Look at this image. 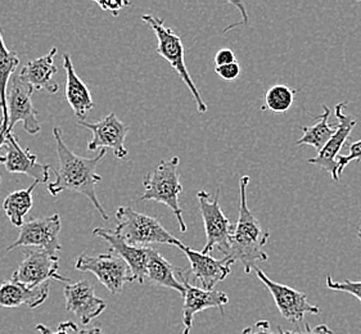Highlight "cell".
<instances>
[{
    "label": "cell",
    "mask_w": 361,
    "mask_h": 334,
    "mask_svg": "<svg viewBox=\"0 0 361 334\" xmlns=\"http://www.w3.org/2000/svg\"><path fill=\"white\" fill-rule=\"evenodd\" d=\"M53 138L56 142L59 170L56 171V180L47 185L48 192L53 197L59 196L65 190H73L82 194L92 202L102 218L107 221L109 214L99 202L95 190V185L102 182L101 175L97 174V167L107 154V149H101L93 159H85L78 156L67 147L59 128L53 129Z\"/></svg>",
    "instance_id": "obj_1"
},
{
    "label": "cell",
    "mask_w": 361,
    "mask_h": 334,
    "mask_svg": "<svg viewBox=\"0 0 361 334\" xmlns=\"http://www.w3.org/2000/svg\"><path fill=\"white\" fill-rule=\"evenodd\" d=\"M250 176L245 175L239 179L240 204H239L238 221L234 224L229 240V248L224 257L231 261H239L243 265L246 274H250L259 261H267V254L264 252L270 234L264 230L260 221L253 215L247 204V185Z\"/></svg>",
    "instance_id": "obj_2"
},
{
    "label": "cell",
    "mask_w": 361,
    "mask_h": 334,
    "mask_svg": "<svg viewBox=\"0 0 361 334\" xmlns=\"http://www.w3.org/2000/svg\"><path fill=\"white\" fill-rule=\"evenodd\" d=\"M115 233L126 243L137 247L149 245H170L180 248V240L165 229L157 218L134 210L130 206H123L116 211Z\"/></svg>",
    "instance_id": "obj_3"
},
{
    "label": "cell",
    "mask_w": 361,
    "mask_h": 334,
    "mask_svg": "<svg viewBox=\"0 0 361 334\" xmlns=\"http://www.w3.org/2000/svg\"><path fill=\"white\" fill-rule=\"evenodd\" d=\"M179 157L159 162V166L145 175V193L139 201H154L164 204L173 211L179 224L181 233L187 232V225L183 218V210L179 204V196L183 192V185L179 175Z\"/></svg>",
    "instance_id": "obj_4"
},
{
    "label": "cell",
    "mask_w": 361,
    "mask_h": 334,
    "mask_svg": "<svg viewBox=\"0 0 361 334\" xmlns=\"http://www.w3.org/2000/svg\"><path fill=\"white\" fill-rule=\"evenodd\" d=\"M142 20L151 26L154 35L157 37V53L171 65L173 70L180 76L183 82L188 87L189 92L193 95L198 113H206L209 109H207V104L203 101L198 87H195V81L192 79L185 65L184 45L180 37L176 35L170 27H166L164 20L157 16H142Z\"/></svg>",
    "instance_id": "obj_5"
},
{
    "label": "cell",
    "mask_w": 361,
    "mask_h": 334,
    "mask_svg": "<svg viewBox=\"0 0 361 334\" xmlns=\"http://www.w3.org/2000/svg\"><path fill=\"white\" fill-rule=\"evenodd\" d=\"M75 269L92 273L111 295H118L125 284L135 280L129 265L112 251L109 254H80Z\"/></svg>",
    "instance_id": "obj_6"
},
{
    "label": "cell",
    "mask_w": 361,
    "mask_h": 334,
    "mask_svg": "<svg viewBox=\"0 0 361 334\" xmlns=\"http://www.w3.org/2000/svg\"><path fill=\"white\" fill-rule=\"evenodd\" d=\"M197 198L200 202V211L202 215L207 240L201 252L211 254V251L217 247L221 254H226L234 224H231V220L225 216L224 212L221 210L220 188H217L215 198H211L206 190H200L197 193Z\"/></svg>",
    "instance_id": "obj_7"
},
{
    "label": "cell",
    "mask_w": 361,
    "mask_h": 334,
    "mask_svg": "<svg viewBox=\"0 0 361 334\" xmlns=\"http://www.w3.org/2000/svg\"><path fill=\"white\" fill-rule=\"evenodd\" d=\"M62 228L61 216L54 214L48 218H34L22 225L18 238L8 246L7 252L15 248H37L49 254H57L61 251L59 232Z\"/></svg>",
    "instance_id": "obj_8"
},
{
    "label": "cell",
    "mask_w": 361,
    "mask_h": 334,
    "mask_svg": "<svg viewBox=\"0 0 361 334\" xmlns=\"http://www.w3.org/2000/svg\"><path fill=\"white\" fill-rule=\"evenodd\" d=\"M34 87L23 82L18 75H13L8 87L7 102L9 113L8 134L13 132V128L21 121L23 129L30 135H37L42 131V125L37 118V111L32 104Z\"/></svg>",
    "instance_id": "obj_9"
},
{
    "label": "cell",
    "mask_w": 361,
    "mask_h": 334,
    "mask_svg": "<svg viewBox=\"0 0 361 334\" xmlns=\"http://www.w3.org/2000/svg\"><path fill=\"white\" fill-rule=\"evenodd\" d=\"M253 270L257 278L265 284V287L271 293L281 315L284 319L288 320L289 323H300L305 319L306 314L318 315L322 311L319 306L311 305L307 301V296L302 292L296 291L295 288L286 284L276 283L271 280L259 266H256Z\"/></svg>",
    "instance_id": "obj_10"
},
{
    "label": "cell",
    "mask_w": 361,
    "mask_h": 334,
    "mask_svg": "<svg viewBox=\"0 0 361 334\" xmlns=\"http://www.w3.org/2000/svg\"><path fill=\"white\" fill-rule=\"evenodd\" d=\"M59 269V257L58 254H49L40 249H31L25 252L18 269L13 273L12 278L20 283L37 287L42 284L49 283L51 280L57 282H70L68 278L61 276Z\"/></svg>",
    "instance_id": "obj_11"
},
{
    "label": "cell",
    "mask_w": 361,
    "mask_h": 334,
    "mask_svg": "<svg viewBox=\"0 0 361 334\" xmlns=\"http://www.w3.org/2000/svg\"><path fill=\"white\" fill-rule=\"evenodd\" d=\"M79 126L87 128V130L93 132V139L87 143V151L111 149L120 160L128 157L129 152L125 147V139L128 137L129 126L118 120L114 112L98 123L80 121Z\"/></svg>",
    "instance_id": "obj_12"
},
{
    "label": "cell",
    "mask_w": 361,
    "mask_h": 334,
    "mask_svg": "<svg viewBox=\"0 0 361 334\" xmlns=\"http://www.w3.org/2000/svg\"><path fill=\"white\" fill-rule=\"evenodd\" d=\"M3 148L6 152L0 154V163L4 165L8 173L27 175L34 178V182L42 184L48 183L49 174L54 168L48 163H39L37 154L27 148H22L13 132L8 134Z\"/></svg>",
    "instance_id": "obj_13"
},
{
    "label": "cell",
    "mask_w": 361,
    "mask_h": 334,
    "mask_svg": "<svg viewBox=\"0 0 361 334\" xmlns=\"http://www.w3.org/2000/svg\"><path fill=\"white\" fill-rule=\"evenodd\" d=\"M346 109L347 102L338 103L336 106L334 113H336V117L338 118L336 134L333 135L332 139L326 143V146L320 152H318V154L314 159L307 160L310 165L322 167V168H324L325 171H328L334 182H337L340 179L337 159L340 156L341 149L345 146L347 139L351 135V131L354 130L355 125H356V120L354 117L347 115L345 112Z\"/></svg>",
    "instance_id": "obj_14"
},
{
    "label": "cell",
    "mask_w": 361,
    "mask_h": 334,
    "mask_svg": "<svg viewBox=\"0 0 361 334\" xmlns=\"http://www.w3.org/2000/svg\"><path fill=\"white\" fill-rule=\"evenodd\" d=\"M66 310L78 316L82 326L90 324L106 310V302L95 295L94 288L87 280L67 284L63 288Z\"/></svg>",
    "instance_id": "obj_15"
},
{
    "label": "cell",
    "mask_w": 361,
    "mask_h": 334,
    "mask_svg": "<svg viewBox=\"0 0 361 334\" xmlns=\"http://www.w3.org/2000/svg\"><path fill=\"white\" fill-rule=\"evenodd\" d=\"M179 249H181L188 257L189 264H190V269L188 270L189 276H195L202 285L203 290H207V291L215 290V285L217 283L225 280L231 273V266L235 264L226 257L221 260H216L211 254H202L185 245H183Z\"/></svg>",
    "instance_id": "obj_16"
},
{
    "label": "cell",
    "mask_w": 361,
    "mask_h": 334,
    "mask_svg": "<svg viewBox=\"0 0 361 334\" xmlns=\"http://www.w3.org/2000/svg\"><path fill=\"white\" fill-rule=\"evenodd\" d=\"M93 234L95 237L106 240L111 246V251L118 254L123 261L129 265L133 276L137 282L140 284L145 283L147 279V266L152 248L131 246L121 237H118L115 232L104 228H95L93 229Z\"/></svg>",
    "instance_id": "obj_17"
},
{
    "label": "cell",
    "mask_w": 361,
    "mask_h": 334,
    "mask_svg": "<svg viewBox=\"0 0 361 334\" xmlns=\"http://www.w3.org/2000/svg\"><path fill=\"white\" fill-rule=\"evenodd\" d=\"M188 276L183 279V283L185 287V295H184V305H183V323L184 327L190 328L193 324V318L195 314L201 313L206 309L215 307L219 309L224 315L225 305L229 304V296L225 292L207 291L203 288H198L189 282Z\"/></svg>",
    "instance_id": "obj_18"
},
{
    "label": "cell",
    "mask_w": 361,
    "mask_h": 334,
    "mask_svg": "<svg viewBox=\"0 0 361 334\" xmlns=\"http://www.w3.org/2000/svg\"><path fill=\"white\" fill-rule=\"evenodd\" d=\"M49 296V283L29 287L11 278L0 283V309H17L27 306L34 310L43 305Z\"/></svg>",
    "instance_id": "obj_19"
},
{
    "label": "cell",
    "mask_w": 361,
    "mask_h": 334,
    "mask_svg": "<svg viewBox=\"0 0 361 334\" xmlns=\"http://www.w3.org/2000/svg\"><path fill=\"white\" fill-rule=\"evenodd\" d=\"M57 48H51V51L40 58L30 61L18 75L23 82L34 87V90H47L51 94H56L59 90V85L53 80V76L58 73L54 65V57L57 54Z\"/></svg>",
    "instance_id": "obj_20"
},
{
    "label": "cell",
    "mask_w": 361,
    "mask_h": 334,
    "mask_svg": "<svg viewBox=\"0 0 361 334\" xmlns=\"http://www.w3.org/2000/svg\"><path fill=\"white\" fill-rule=\"evenodd\" d=\"M188 274V270L173 266V264L167 261L157 249L152 248L147 266V279L151 283L179 292L184 297L185 287L183 283V279Z\"/></svg>",
    "instance_id": "obj_21"
},
{
    "label": "cell",
    "mask_w": 361,
    "mask_h": 334,
    "mask_svg": "<svg viewBox=\"0 0 361 334\" xmlns=\"http://www.w3.org/2000/svg\"><path fill=\"white\" fill-rule=\"evenodd\" d=\"M63 68L66 71V98L75 116L81 121L87 117V111L94 109V102L85 82L80 79L75 71L73 59L65 53L63 56Z\"/></svg>",
    "instance_id": "obj_22"
},
{
    "label": "cell",
    "mask_w": 361,
    "mask_h": 334,
    "mask_svg": "<svg viewBox=\"0 0 361 334\" xmlns=\"http://www.w3.org/2000/svg\"><path fill=\"white\" fill-rule=\"evenodd\" d=\"M20 65V58L17 53L8 49L3 40V35L0 31V109L1 117L0 124L7 128L9 125V113H8V87L12 76L15 75L16 68Z\"/></svg>",
    "instance_id": "obj_23"
},
{
    "label": "cell",
    "mask_w": 361,
    "mask_h": 334,
    "mask_svg": "<svg viewBox=\"0 0 361 334\" xmlns=\"http://www.w3.org/2000/svg\"><path fill=\"white\" fill-rule=\"evenodd\" d=\"M331 116V109L323 106V113L317 117V123L311 126H301L302 137L296 142V146H310L320 152L326 143L332 139L337 131V126H331L328 118Z\"/></svg>",
    "instance_id": "obj_24"
},
{
    "label": "cell",
    "mask_w": 361,
    "mask_h": 334,
    "mask_svg": "<svg viewBox=\"0 0 361 334\" xmlns=\"http://www.w3.org/2000/svg\"><path fill=\"white\" fill-rule=\"evenodd\" d=\"M37 184L39 183L34 182L27 189L12 192L4 199L3 210L6 212L9 221L12 223V225L16 228L21 229L22 225L25 224V216L32 209V204H34L32 193L37 188Z\"/></svg>",
    "instance_id": "obj_25"
},
{
    "label": "cell",
    "mask_w": 361,
    "mask_h": 334,
    "mask_svg": "<svg viewBox=\"0 0 361 334\" xmlns=\"http://www.w3.org/2000/svg\"><path fill=\"white\" fill-rule=\"evenodd\" d=\"M297 92L296 89L283 84L273 85L267 90L265 106L274 113H286L295 103Z\"/></svg>",
    "instance_id": "obj_26"
},
{
    "label": "cell",
    "mask_w": 361,
    "mask_h": 334,
    "mask_svg": "<svg viewBox=\"0 0 361 334\" xmlns=\"http://www.w3.org/2000/svg\"><path fill=\"white\" fill-rule=\"evenodd\" d=\"M325 284L329 290L350 293L361 302V282H354V280H350V279H346L343 282H334L332 276H326Z\"/></svg>",
    "instance_id": "obj_27"
},
{
    "label": "cell",
    "mask_w": 361,
    "mask_h": 334,
    "mask_svg": "<svg viewBox=\"0 0 361 334\" xmlns=\"http://www.w3.org/2000/svg\"><path fill=\"white\" fill-rule=\"evenodd\" d=\"M353 161L356 162H361V139L357 142L351 143L348 147V154H340L337 159V163H338V175H342L345 167L350 165Z\"/></svg>",
    "instance_id": "obj_28"
},
{
    "label": "cell",
    "mask_w": 361,
    "mask_h": 334,
    "mask_svg": "<svg viewBox=\"0 0 361 334\" xmlns=\"http://www.w3.org/2000/svg\"><path fill=\"white\" fill-rule=\"evenodd\" d=\"M35 330L40 334H79L80 332L76 323H73L71 320L61 323L56 330H51V328H48L44 324H37Z\"/></svg>",
    "instance_id": "obj_29"
},
{
    "label": "cell",
    "mask_w": 361,
    "mask_h": 334,
    "mask_svg": "<svg viewBox=\"0 0 361 334\" xmlns=\"http://www.w3.org/2000/svg\"><path fill=\"white\" fill-rule=\"evenodd\" d=\"M278 333L279 334H334L332 329L325 326V324H320L317 327H311L310 324H306L305 329L302 330H287L284 328L278 326Z\"/></svg>",
    "instance_id": "obj_30"
},
{
    "label": "cell",
    "mask_w": 361,
    "mask_h": 334,
    "mask_svg": "<svg viewBox=\"0 0 361 334\" xmlns=\"http://www.w3.org/2000/svg\"><path fill=\"white\" fill-rule=\"evenodd\" d=\"M215 73L219 75L221 79H224L226 81L235 80L238 78L240 73H242V68L238 62H234L231 65L219 66L215 67Z\"/></svg>",
    "instance_id": "obj_31"
},
{
    "label": "cell",
    "mask_w": 361,
    "mask_h": 334,
    "mask_svg": "<svg viewBox=\"0 0 361 334\" xmlns=\"http://www.w3.org/2000/svg\"><path fill=\"white\" fill-rule=\"evenodd\" d=\"M95 4L98 6V7L103 9V11H106V12H109L112 16H118L120 13V11L125 7H129L131 6L130 1H120V0H103V1H95Z\"/></svg>",
    "instance_id": "obj_32"
},
{
    "label": "cell",
    "mask_w": 361,
    "mask_h": 334,
    "mask_svg": "<svg viewBox=\"0 0 361 334\" xmlns=\"http://www.w3.org/2000/svg\"><path fill=\"white\" fill-rule=\"evenodd\" d=\"M242 334H275L271 328H270V321L269 320H260L255 323L251 327H247L243 329Z\"/></svg>",
    "instance_id": "obj_33"
},
{
    "label": "cell",
    "mask_w": 361,
    "mask_h": 334,
    "mask_svg": "<svg viewBox=\"0 0 361 334\" xmlns=\"http://www.w3.org/2000/svg\"><path fill=\"white\" fill-rule=\"evenodd\" d=\"M234 62H237L235 54L229 48L220 49V51H217L216 56H215V65H216V67H219V66L231 65V63H234Z\"/></svg>",
    "instance_id": "obj_34"
},
{
    "label": "cell",
    "mask_w": 361,
    "mask_h": 334,
    "mask_svg": "<svg viewBox=\"0 0 361 334\" xmlns=\"http://www.w3.org/2000/svg\"><path fill=\"white\" fill-rule=\"evenodd\" d=\"M79 334H106L102 329L101 326H94V327L87 328V329H80Z\"/></svg>",
    "instance_id": "obj_35"
},
{
    "label": "cell",
    "mask_w": 361,
    "mask_h": 334,
    "mask_svg": "<svg viewBox=\"0 0 361 334\" xmlns=\"http://www.w3.org/2000/svg\"><path fill=\"white\" fill-rule=\"evenodd\" d=\"M8 130L4 125L0 124V149L6 144V139H7Z\"/></svg>",
    "instance_id": "obj_36"
},
{
    "label": "cell",
    "mask_w": 361,
    "mask_h": 334,
    "mask_svg": "<svg viewBox=\"0 0 361 334\" xmlns=\"http://www.w3.org/2000/svg\"><path fill=\"white\" fill-rule=\"evenodd\" d=\"M356 237H357L359 240L361 242V228H357V229H356Z\"/></svg>",
    "instance_id": "obj_37"
},
{
    "label": "cell",
    "mask_w": 361,
    "mask_h": 334,
    "mask_svg": "<svg viewBox=\"0 0 361 334\" xmlns=\"http://www.w3.org/2000/svg\"><path fill=\"white\" fill-rule=\"evenodd\" d=\"M183 334H190V328H184V332Z\"/></svg>",
    "instance_id": "obj_38"
},
{
    "label": "cell",
    "mask_w": 361,
    "mask_h": 334,
    "mask_svg": "<svg viewBox=\"0 0 361 334\" xmlns=\"http://www.w3.org/2000/svg\"><path fill=\"white\" fill-rule=\"evenodd\" d=\"M0 183H1V175H0Z\"/></svg>",
    "instance_id": "obj_39"
}]
</instances>
